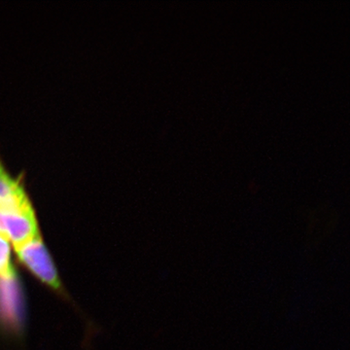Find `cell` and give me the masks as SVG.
I'll list each match as a JSON object with an SVG mask.
<instances>
[{"label": "cell", "instance_id": "cell-1", "mask_svg": "<svg viewBox=\"0 0 350 350\" xmlns=\"http://www.w3.org/2000/svg\"><path fill=\"white\" fill-rule=\"evenodd\" d=\"M0 236L14 250L40 237L38 219L24 186L0 162Z\"/></svg>", "mask_w": 350, "mask_h": 350}, {"label": "cell", "instance_id": "cell-2", "mask_svg": "<svg viewBox=\"0 0 350 350\" xmlns=\"http://www.w3.org/2000/svg\"><path fill=\"white\" fill-rule=\"evenodd\" d=\"M15 252L20 262L41 282L53 289H61L56 267L41 237L16 248Z\"/></svg>", "mask_w": 350, "mask_h": 350}, {"label": "cell", "instance_id": "cell-3", "mask_svg": "<svg viewBox=\"0 0 350 350\" xmlns=\"http://www.w3.org/2000/svg\"><path fill=\"white\" fill-rule=\"evenodd\" d=\"M14 278H16V273L11 261L10 243L0 236V280Z\"/></svg>", "mask_w": 350, "mask_h": 350}]
</instances>
